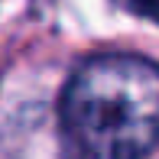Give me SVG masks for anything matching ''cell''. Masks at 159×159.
Instances as JSON below:
<instances>
[{"instance_id": "1", "label": "cell", "mask_w": 159, "mask_h": 159, "mask_svg": "<svg viewBox=\"0 0 159 159\" xmlns=\"http://www.w3.org/2000/svg\"><path fill=\"white\" fill-rule=\"evenodd\" d=\"M71 159H143L159 143V65L94 55L62 94Z\"/></svg>"}, {"instance_id": "2", "label": "cell", "mask_w": 159, "mask_h": 159, "mask_svg": "<svg viewBox=\"0 0 159 159\" xmlns=\"http://www.w3.org/2000/svg\"><path fill=\"white\" fill-rule=\"evenodd\" d=\"M117 3L124 10H130V13H136V16H143V20L159 26V0H117Z\"/></svg>"}]
</instances>
